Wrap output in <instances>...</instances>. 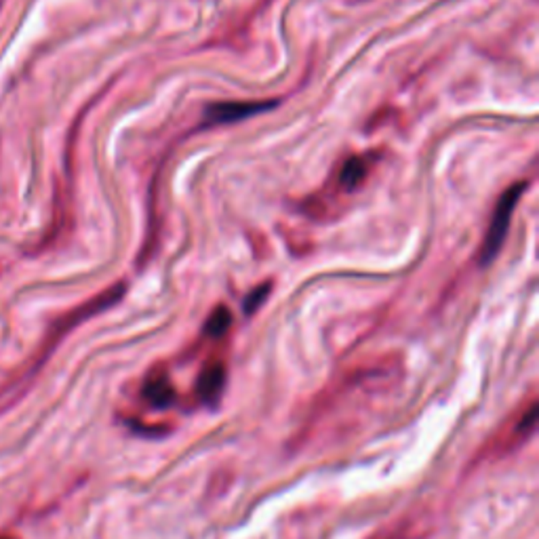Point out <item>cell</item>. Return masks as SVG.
Returning <instances> with one entry per match:
<instances>
[{
  "mask_svg": "<svg viewBox=\"0 0 539 539\" xmlns=\"http://www.w3.org/2000/svg\"><path fill=\"white\" fill-rule=\"evenodd\" d=\"M0 539H9V537H0Z\"/></svg>",
  "mask_w": 539,
  "mask_h": 539,
  "instance_id": "ba28073f",
  "label": "cell"
},
{
  "mask_svg": "<svg viewBox=\"0 0 539 539\" xmlns=\"http://www.w3.org/2000/svg\"><path fill=\"white\" fill-rule=\"evenodd\" d=\"M226 385V367L224 362L213 361L202 369L196 379V394L204 405H215L221 399Z\"/></svg>",
  "mask_w": 539,
  "mask_h": 539,
  "instance_id": "3957f363",
  "label": "cell"
},
{
  "mask_svg": "<svg viewBox=\"0 0 539 539\" xmlns=\"http://www.w3.org/2000/svg\"><path fill=\"white\" fill-rule=\"evenodd\" d=\"M274 104L272 101H226L209 107V121L211 123H236L259 112L268 110Z\"/></svg>",
  "mask_w": 539,
  "mask_h": 539,
  "instance_id": "7a4b0ae2",
  "label": "cell"
},
{
  "mask_svg": "<svg viewBox=\"0 0 539 539\" xmlns=\"http://www.w3.org/2000/svg\"><path fill=\"white\" fill-rule=\"evenodd\" d=\"M268 293H270V285H268V282H266V285H262V287L255 289V291H253L251 295H249L247 302H245V312H247V314H251V312L258 310L259 305H262V304L266 302V297H268Z\"/></svg>",
  "mask_w": 539,
  "mask_h": 539,
  "instance_id": "52a82bcc",
  "label": "cell"
},
{
  "mask_svg": "<svg viewBox=\"0 0 539 539\" xmlns=\"http://www.w3.org/2000/svg\"><path fill=\"white\" fill-rule=\"evenodd\" d=\"M141 394H144L147 405L155 408H167L171 407L175 400V388L171 379L162 376V373H155V376L147 377Z\"/></svg>",
  "mask_w": 539,
  "mask_h": 539,
  "instance_id": "277c9868",
  "label": "cell"
},
{
  "mask_svg": "<svg viewBox=\"0 0 539 539\" xmlns=\"http://www.w3.org/2000/svg\"><path fill=\"white\" fill-rule=\"evenodd\" d=\"M525 184H516L512 188L503 192L502 201H499L495 213H493L489 232H487L485 238V245H482V255H480V262L482 264H489L493 258L499 253V249L503 245V238L508 234V226L510 219H512L514 207L516 202H519L520 194H523Z\"/></svg>",
  "mask_w": 539,
  "mask_h": 539,
  "instance_id": "6da1fadb",
  "label": "cell"
},
{
  "mask_svg": "<svg viewBox=\"0 0 539 539\" xmlns=\"http://www.w3.org/2000/svg\"><path fill=\"white\" fill-rule=\"evenodd\" d=\"M365 178V164L359 158H350L342 169V184L345 188H356Z\"/></svg>",
  "mask_w": 539,
  "mask_h": 539,
  "instance_id": "8992f818",
  "label": "cell"
},
{
  "mask_svg": "<svg viewBox=\"0 0 539 539\" xmlns=\"http://www.w3.org/2000/svg\"><path fill=\"white\" fill-rule=\"evenodd\" d=\"M230 325H232V314H230V310H228V308H224V305H221V308H215V310H213V314L209 316V321H207V333H209V336H211V337H221L226 331H228Z\"/></svg>",
  "mask_w": 539,
  "mask_h": 539,
  "instance_id": "5b68a950",
  "label": "cell"
}]
</instances>
